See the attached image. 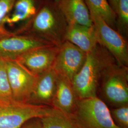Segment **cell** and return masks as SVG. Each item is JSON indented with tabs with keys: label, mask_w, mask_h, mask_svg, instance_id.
I'll list each match as a JSON object with an SVG mask.
<instances>
[{
	"label": "cell",
	"mask_w": 128,
	"mask_h": 128,
	"mask_svg": "<svg viewBox=\"0 0 128 128\" xmlns=\"http://www.w3.org/2000/svg\"><path fill=\"white\" fill-rule=\"evenodd\" d=\"M58 110L48 106L0 99V128H20L28 120L52 114Z\"/></svg>",
	"instance_id": "cell-4"
},
{
	"label": "cell",
	"mask_w": 128,
	"mask_h": 128,
	"mask_svg": "<svg viewBox=\"0 0 128 128\" xmlns=\"http://www.w3.org/2000/svg\"><path fill=\"white\" fill-rule=\"evenodd\" d=\"M33 36L60 46L64 41L68 23L56 4L44 6L34 16Z\"/></svg>",
	"instance_id": "cell-3"
},
{
	"label": "cell",
	"mask_w": 128,
	"mask_h": 128,
	"mask_svg": "<svg viewBox=\"0 0 128 128\" xmlns=\"http://www.w3.org/2000/svg\"><path fill=\"white\" fill-rule=\"evenodd\" d=\"M64 41H69L86 53L94 50L98 45L94 25L88 27L79 24H68Z\"/></svg>",
	"instance_id": "cell-14"
},
{
	"label": "cell",
	"mask_w": 128,
	"mask_h": 128,
	"mask_svg": "<svg viewBox=\"0 0 128 128\" xmlns=\"http://www.w3.org/2000/svg\"><path fill=\"white\" fill-rule=\"evenodd\" d=\"M57 6L68 24L93 25L84 0H58Z\"/></svg>",
	"instance_id": "cell-13"
},
{
	"label": "cell",
	"mask_w": 128,
	"mask_h": 128,
	"mask_svg": "<svg viewBox=\"0 0 128 128\" xmlns=\"http://www.w3.org/2000/svg\"><path fill=\"white\" fill-rule=\"evenodd\" d=\"M4 60L13 98L28 103L38 76L30 73L16 60Z\"/></svg>",
	"instance_id": "cell-7"
},
{
	"label": "cell",
	"mask_w": 128,
	"mask_h": 128,
	"mask_svg": "<svg viewBox=\"0 0 128 128\" xmlns=\"http://www.w3.org/2000/svg\"><path fill=\"white\" fill-rule=\"evenodd\" d=\"M90 12L100 16L110 26L116 22V14L107 0H84Z\"/></svg>",
	"instance_id": "cell-16"
},
{
	"label": "cell",
	"mask_w": 128,
	"mask_h": 128,
	"mask_svg": "<svg viewBox=\"0 0 128 128\" xmlns=\"http://www.w3.org/2000/svg\"><path fill=\"white\" fill-rule=\"evenodd\" d=\"M111 55L99 44L94 50L87 53L82 68L72 81L79 99L97 96L102 72Z\"/></svg>",
	"instance_id": "cell-1"
},
{
	"label": "cell",
	"mask_w": 128,
	"mask_h": 128,
	"mask_svg": "<svg viewBox=\"0 0 128 128\" xmlns=\"http://www.w3.org/2000/svg\"><path fill=\"white\" fill-rule=\"evenodd\" d=\"M90 14L98 44L108 51L120 64L128 67L127 42L119 32L110 26L100 16L92 12H90Z\"/></svg>",
	"instance_id": "cell-6"
},
{
	"label": "cell",
	"mask_w": 128,
	"mask_h": 128,
	"mask_svg": "<svg viewBox=\"0 0 128 128\" xmlns=\"http://www.w3.org/2000/svg\"><path fill=\"white\" fill-rule=\"evenodd\" d=\"M100 86L103 98L110 105H128V67L120 64L111 55L102 71Z\"/></svg>",
	"instance_id": "cell-2"
},
{
	"label": "cell",
	"mask_w": 128,
	"mask_h": 128,
	"mask_svg": "<svg viewBox=\"0 0 128 128\" xmlns=\"http://www.w3.org/2000/svg\"><path fill=\"white\" fill-rule=\"evenodd\" d=\"M115 13L119 16L122 28L127 29L128 24V0H118Z\"/></svg>",
	"instance_id": "cell-21"
},
{
	"label": "cell",
	"mask_w": 128,
	"mask_h": 128,
	"mask_svg": "<svg viewBox=\"0 0 128 128\" xmlns=\"http://www.w3.org/2000/svg\"><path fill=\"white\" fill-rule=\"evenodd\" d=\"M87 53L69 41L61 45L52 68L56 74L72 82L84 64Z\"/></svg>",
	"instance_id": "cell-8"
},
{
	"label": "cell",
	"mask_w": 128,
	"mask_h": 128,
	"mask_svg": "<svg viewBox=\"0 0 128 128\" xmlns=\"http://www.w3.org/2000/svg\"><path fill=\"white\" fill-rule=\"evenodd\" d=\"M40 119L42 128H79L72 119L58 110Z\"/></svg>",
	"instance_id": "cell-17"
},
{
	"label": "cell",
	"mask_w": 128,
	"mask_h": 128,
	"mask_svg": "<svg viewBox=\"0 0 128 128\" xmlns=\"http://www.w3.org/2000/svg\"><path fill=\"white\" fill-rule=\"evenodd\" d=\"M14 99L10 86L4 59L0 58V99Z\"/></svg>",
	"instance_id": "cell-18"
},
{
	"label": "cell",
	"mask_w": 128,
	"mask_h": 128,
	"mask_svg": "<svg viewBox=\"0 0 128 128\" xmlns=\"http://www.w3.org/2000/svg\"><path fill=\"white\" fill-rule=\"evenodd\" d=\"M110 112L115 124L120 128H128V105L115 107Z\"/></svg>",
	"instance_id": "cell-19"
},
{
	"label": "cell",
	"mask_w": 128,
	"mask_h": 128,
	"mask_svg": "<svg viewBox=\"0 0 128 128\" xmlns=\"http://www.w3.org/2000/svg\"><path fill=\"white\" fill-rule=\"evenodd\" d=\"M70 118L79 128H120L114 122L107 104L98 96L79 99Z\"/></svg>",
	"instance_id": "cell-5"
},
{
	"label": "cell",
	"mask_w": 128,
	"mask_h": 128,
	"mask_svg": "<svg viewBox=\"0 0 128 128\" xmlns=\"http://www.w3.org/2000/svg\"><path fill=\"white\" fill-rule=\"evenodd\" d=\"M51 45L52 44L31 35L10 34L0 37V58L5 60H16L28 51Z\"/></svg>",
	"instance_id": "cell-10"
},
{
	"label": "cell",
	"mask_w": 128,
	"mask_h": 128,
	"mask_svg": "<svg viewBox=\"0 0 128 128\" xmlns=\"http://www.w3.org/2000/svg\"><path fill=\"white\" fill-rule=\"evenodd\" d=\"M14 7L12 15L5 18L4 24L17 23L30 18L36 14V8L33 0H17Z\"/></svg>",
	"instance_id": "cell-15"
},
{
	"label": "cell",
	"mask_w": 128,
	"mask_h": 128,
	"mask_svg": "<svg viewBox=\"0 0 128 128\" xmlns=\"http://www.w3.org/2000/svg\"><path fill=\"white\" fill-rule=\"evenodd\" d=\"M79 100L72 82L58 75L57 86L52 107L70 118L76 109Z\"/></svg>",
	"instance_id": "cell-12"
},
{
	"label": "cell",
	"mask_w": 128,
	"mask_h": 128,
	"mask_svg": "<svg viewBox=\"0 0 128 128\" xmlns=\"http://www.w3.org/2000/svg\"><path fill=\"white\" fill-rule=\"evenodd\" d=\"M60 46H43L28 51L15 60L33 74L38 76L52 68Z\"/></svg>",
	"instance_id": "cell-9"
},
{
	"label": "cell",
	"mask_w": 128,
	"mask_h": 128,
	"mask_svg": "<svg viewBox=\"0 0 128 128\" xmlns=\"http://www.w3.org/2000/svg\"><path fill=\"white\" fill-rule=\"evenodd\" d=\"M110 2L112 4V8L114 10V11L115 12L116 10V9H117L118 0H110Z\"/></svg>",
	"instance_id": "cell-23"
},
{
	"label": "cell",
	"mask_w": 128,
	"mask_h": 128,
	"mask_svg": "<svg viewBox=\"0 0 128 128\" xmlns=\"http://www.w3.org/2000/svg\"><path fill=\"white\" fill-rule=\"evenodd\" d=\"M58 80V75L52 68L38 76L28 103L52 107Z\"/></svg>",
	"instance_id": "cell-11"
},
{
	"label": "cell",
	"mask_w": 128,
	"mask_h": 128,
	"mask_svg": "<svg viewBox=\"0 0 128 128\" xmlns=\"http://www.w3.org/2000/svg\"><path fill=\"white\" fill-rule=\"evenodd\" d=\"M16 0H0V37L10 34L4 27V20L7 16Z\"/></svg>",
	"instance_id": "cell-20"
},
{
	"label": "cell",
	"mask_w": 128,
	"mask_h": 128,
	"mask_svg": "<svg viewBox=\"0 0 128 128\" xmlns=\"http://www.w3.org/2000/svg\"><path fill=\"white\" fill-rule=\"evenodd\" d=\"M20 128H42L40 119L36 118L28 120Z\"/></svg>",
	"instance_id": "cell-22"
}]
</instances>
